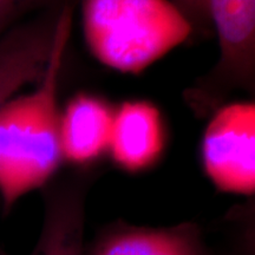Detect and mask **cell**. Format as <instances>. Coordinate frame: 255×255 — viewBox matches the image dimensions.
<instances>
[{
	"instance_id": "2",
	"label": "cell",
	"mask_w": 255,
	"mask_h": 255,
	"mask_svg": "<svg viewBox=\"0 0 255 255\" xmlns=\"http://www.w3.org/2000/svg\"><path fill=\"white\" fill-rule=\"evenodd\" d=\"M82 14L92 55L122 73L144 71L194 31L169 0H82Z\"/></svg>"
},
{
	"instance_id": "1",
	"label": "cell",
	"mask_w": 255,
	"mask_h": 255,
	"mask_svg": "<svg viewBox=\"0 0 255 255\" xmlns=\"http://www.w3.org/2000/svg\"><path fill=\"white\" fill-rule=\"evenodd\" d=\"M72 25V6L64 2L49 65L30 94L0 108V195L6 212L19 197L52 180L62 164L58 83Z\"/></svg>"
},
{
	"instance_id": "13",
	"label": "cell",
	"mask_w": 255,
	"mask_h": 255,
	"mask_svg": "<svg viewBox=\"0 0 255 255\" xmlns=\"http://www.w3.org/2000/svg\"><path fill=\"white\" fill-rule=\"evenodd\" d=\"M225 220L233 222H240L244 225L251 226L255 229V195L252 200L245 205L234 207L229 210Z\"/></svg>"
},
{
	"instance_id": "4",
	"label": "cell",
	"mask_w": 255,
	"mask_h": 255,
	"mask_svg": "<svg viewBox=\"0 0 255 255\" xmlns=\"http://www.w3.org/2000/svg\"><path fill=\"white\" fill-rule=\"evenodd\" d=\"M219 38V59L209 77L225 89L255 85V0H206Z\"/></svg>"
},
{
	"instance_id": "5",
	"label": "cell",
	"mask_w": 255,
	"mask_h": 255,
	"mask_svg": "<svg viewBox=\"0 0 255 255\" xmlns=\"http://www.w3.org/2000/svg\"><path fill=\"white\" fill-rule=\"evenodd\" d=\"M95 177L90 168H78L43 187V226L31 255H85V203Z\"/></svg>"
},
{
	"instance_id": "6",
	"label": "cell",
	"mask_w": 255,
	"mask_h": 255,
	"mask_svg": "<svg viewBox=\"0 0 255 255\" xmlns=\"http://www.w3.org/2000/svg\"><path fill=\"white\" fill-rule=\"evenodd\" d=\"M169 131L161 109L148 100H128L115 110L109 156L128 174L151 170L167 151Z\"/></svg>"
},
{
	"instance_id": "11",
	"label": "cell",
	"mask_w": 255,
	"mask_h": 255,
	"mask_svg": "<svg viewBox=\"0 0 255 255\" xmlns=\"http://www.w3.org/2000/svg\"><path fill=\"white\" fill-rule=\"evenodd\" d=\"M58 0H0V30L31 9Z\"/></svg>"
},
{
	"instance_id": "14",
	"label": "cell",
	"mask_w": 255,
	"mask_h": 255,
	"mask_svg": "<svg viewBox=\"0 0 255 255\" xmlns=\"http://www.w3.org/2000/svg\"><path fill=\"white\" fill-rule=\"evenodd\" d=\"M0 255H8L7 253H6V252L5 251H2L1 250V248H0Z\"/></svg>"
},
{
	"instance_id": "9",
	"label": "cell",
	"mask_w": 255,
	"mask_h": 255,
	"mask_svg": "<svg viewBox=\"0 0 255 255\" xmlns=\"http://www.w3.org/2000/svg\"><path fill=\"white\" fill-rule=\"evenodd\" d=\"M109 101L78 92L60 113V146L64 161L77 168L94 167L108 155L115 117Z\"/></svg>"
},
{
	"instance_id": "3",
	"label": "cell",
	"mask_w": 255,
	"mask_h": 255,
	"mask_svg": "<svg viewBox=\"0 0 255 255\" xmlns=\"http://www.w3.org/2000/svg\"><path fill=\"white\" fill-rule=\"evenodd\" d=\"M202 169L216 189L255 195V103H225L209 116L200 146Z\"/></svg>"
},
{
	"instance_id": "10",
	"label": "cell",
	"mask_w": 255,
	"mask_h": 255,
	"mask_svg": "<svg viewBox=\"0 0 255 255\" xmlns=\"http://www.w3.org/2000/svg\"><path fill=\"white\" fill-rule=\"evenodd\" d=\"M228 222V221H227ZM232 233L221 255H255V229L239 222H228Z\"/></svg>"
},
{
	"instance_id": "7",
	"label": "cell",
	"mask_w": 255,
	"mask_h": 255,
	"mask_svg": "<svg viewBox=\"0 0 255 255\" xmlns=\"http://www.w3.org/2000/svg\"><path fill=\"white\" fill-rule=\"evenodd\" d=\"M85 255H213L203 229L184 221L164 227L108 223L96 234Z\"/></svg>"
},
{
	"instance_id": "8",
	"label": "cell",
	"mask_w": 255,
	"mask_h": 255,
	"mask_svg": "<svg viewBox=\"0 0 255 255\" xmlns=\"http://www.w3.org/2000/svg\"><path fill=\"white\" fill-rule=\"evenodd\" d=\"M60 8L12 28L0 40V108L19 89L43 78L55 45Z\"/></svg>"
},
{
	"instance_id": "12",
	"label": "cell",
	"mask_w": 255,
	"mask_h": 255,
	"mask_svg": "<svg viewBox=\"0 0 255 255\" xmlns=\"http://www.w3.org/2000/svg\"><path fill=\"white\" fill-rule=\"evenodd\" d=\"M174 4L186 14L194 28L201 32L208 31L206 0H174Z\"/></svg>"
}]
</instances>
